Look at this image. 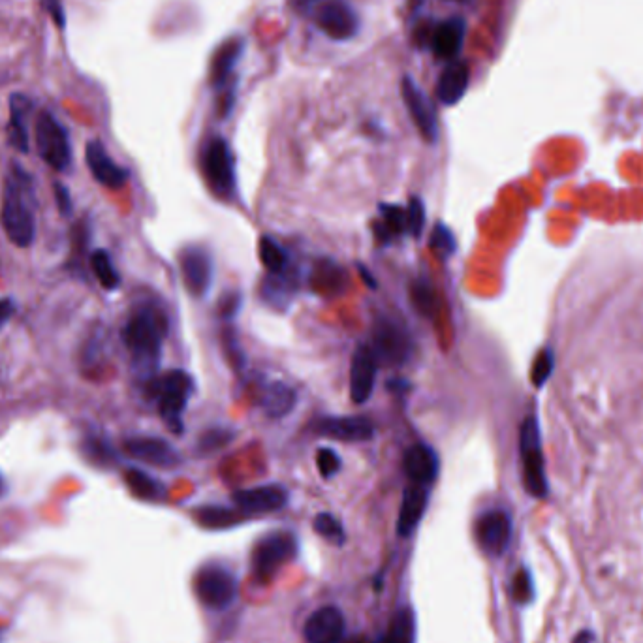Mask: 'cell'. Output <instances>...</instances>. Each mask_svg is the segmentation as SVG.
Instances as JSON below:
<instances>
[{
  "instance_id": "603a6c76",
  "label": "cell",
  "mask_w": 643,
  "mask_h": 643,
  "mask_svg": "<svg viewBox=\"0 0 643 643\" xmlns=\"http://www.w3.org/2000/svg\"><path fill=\"white\" fill-rule=\"evenodd\" d=\"M469 66L461 61L448 64L437 81V98L444 106H455L469 87Z\"/></svg>"
},
{
  "instance_id": "bcb514c9",
  "label": "cell",
  "mask_w": 643,
  "mask_h": 643,
  "mask_svg": "<svg viewBox=\"0 0 643 643\" xmlns=\"http://www.w3.org/2000/svg\"><path fill=\"white\" fill-rule=\"evenodd\" d=\"M549 367H551V358H549V354L538 356V360L534 363L533 369V380L536 386H540V384L546 380V377L549 375Z\"/></svg>"
},
{
  "instance_id": "816d5d0a",
  "label": "cell",
  "mask_w": 643,
  "mask_h": 643,
  "mask_svg": "<svg viewBox=\"0 0 643 643\" xmlns=\"http://www.w3.org/2000/svg\"><path fill=\"white\" fill-rule=\"evenodd\" d=\"M410 4H412V8L418 12V10H422V6L425 4V0H410Z\"/></svg>"
},
{
  "instance_id": "44dd1931",
  "label": "cell",
  "mask_w": 643,
  "mask_h": 643,
  "mask_svg": "<svg viewBox=\"0 0 643 643\" xmlns=\"http://www.w3.org/2000/svg\"><path fill=\"white\" fill-rule=\"evenodd\" d=\"M467 23L463 17H450L435 25L429 46L439 59H455L463 48Z\"/></svg>"
},
{
  "instance_id": "11a10c76",
  "label": "cell",
  "mask_w": 643,
  "mask_h": 643,
  "mask_svg": "<svg viewBox=\"0 0 643 643\" xmlns=\"http://www.w3.org/2000/svg\"><path fill=\"white\" fill-rule=\"evenodd\" d=\"M454 2H465V0H454Z\"/></svg>"
},
{
  "instance_id": "52a82bcc",
  "label": "cell",
  "mask_w": 643,
  "mask_h": 643,
  "mask_svg": "<svg viewBox=\"0 0 643 643\" xmlns=\"http://www.w3.org/2000/svg\"><path fill=\"white\" fill-rule=\"evenodd\" d=\"M521 461H523V482L527 491L536 497L544 499L548 495V482L544 474V459L540 450V437H538V425L534 418H527L521 427Z\"/></svg>"
},
{
  "instance_id": "8992f818",
  "label": "cell",
  "mask_w": 643,
  "mask_h": 643,
  "mask_svg": "<svg viewBox=\"0 0 643 643\" xmlns=\"http://www.w3.org/2000/svg\"><path fill=\"white\" fill-rule=\"evenodd\" d=\"M194 591L207 608L226 610L236 600V576L224 566H204L194 578Z\"/></svg>"
},
{
  "instance_id": "f5cc1de1",
  "label": "cell",
  "mask_w": 643,
  "mask_h": 643,
  "mask_svg": "<svg viewBox=\"0 0 643 643\" xmlns=\"http://www.w3.org/2000/svg\"><path fill=\"white\" fill-rule=\"evenodd\" d=\"M4 487L6 486H4V480H2V474H0V495L4 493Z\"/></svg>"
},
{
  "instance_id": "4fadbf2b",
  "label": "cell",
  "mask_w": 643,
  "mask_h": 643,
  "mask_svg": "<svg viewBox=\"0 0 643 643\" xmlns=\"http://www.w3.org/2000/svg\"><path fill=\"white\" fill-rule=\"evenodd\" d=\"M474 533L487 555L501 557L512 540V519L504 510H489L476 521Z\"/></svg>"
},
{
  "instance_id": "f1b7e54d",
  "label": "cell",
  "mask_w": 643,
  "mask_h": 643,
  "mask_svg": "<svg viewBox=\"0 0 643 643\" xmlns=\"http://www.w3.org/2000/svg\"><path fill=\"white\" fill-rule=\"evenodd\" d=\"M125 482L128 489L143 501H160L164 499V486L153 476L145 474L140 469H128L125 472Z\"/></svg>"
},
{
  "instance_id": "9f6ffc18",
  "label": "cell",
  "mask_w": 643,
  "mask_h": 643,
  "mask_svg": "<svg viewBox=\"0 0 643 643\" xmlns=\"http://www.w3.org/2000/svg\"><path fill=\"white\" fill-rule=\"evenodd\" d=\"M341 643H343V642H341ZM348 643H360V642H348Z\"/></svg>"
},
{
  "instance_id": "e575fe53",
  "label": "cell",
  "mask_w": 643,
  "mask_h": 643,
  "mask_svg": "<svg viewBox=\"0 0 643 643\" xmlns=\"http://www.w3.org/2000/svg\"><path fill=\"white\" fill-rule=\"evenodd\" d=\"M260 258H262V264L266 266L269 273H281L288 266L286 252L271 237H262L260 239Z\"/></svg>"
},
{
  "instance_id": "8d00e7d4",
  "label": "cell",
  "mask_w": 643,
  "mask_h": 643,
  "mask_svg": "<svg viewBox=\"0 0 643 643\" xmlns=\"http://www.w3.org/2000/svg\"><path fill=\"white\" fill-rule=\"evenodd\" d=\"M429 245H431L433 252H435L439 258H442V260H448V258L454 254L455 249H457V243H455L452 230H450L446 224H442V222H437V224L433 226V232H431V236H429Z\"/></svg>"
},
{
  "instance_id": "ac0fdd59",
  "label": "cell",
  "mask_w": 643,
  "mask_h": 643,
  "mask_svg": "<svg viewBox=\"0 0 643 643\" xmlns=\"http://www.w3.org/2000/svg\"><path fill=\"white\" fill-rule=\"evenodd\" d=\"M85 158L87 166L93 173L96 181L108 189H123L128 181V170L119 166L113 158L108 155L106 147L98 140L87 143L85 147Z\"/></svg>"
},
{
  "instance_id": "d4e9b609",
  "label": "cell",
  "mask_w": 643,
  "mask_h": 643,
  "mask_svg": "<svg viewBox=\"0 0 643 643\" xmlns=\"http://www.w3.org/2000/svg\"><path fill=\"white\" fill-rule=\"evenodd\" d=\"M31 110L29 98L23 95H14L10 100V123H8V142L21 151L29 153V132L25 125V117Z\"/></svg>"
},
{
  "instance_id": "d6986e66",
  "label": "cell",
  "mask_w": 643,
  "mask_h": 643,
  "mask_svg": "<svg viewBox=\"0 0 643 643\" xmlns=\"http://www.w3.org/2000/svg\"><path fill=\"white\" fill-rule=\"evenodd\" d=\"M309 643H341L345 638V617L335 606L320 608L305 623Z\"/></svg>"
},
{
  "instance_id": "f907efd6",
  "label": "cell",
  "mask_w": 643,
  "mask_h": 643,
  "mask_svg": "<svg viewBox=\"0 0 643 643\" xmlns=\"http://www.w3.org/2000/svg\"><path fill=\"white\" fill-rule=\"evenodd\" d=\"M360 271L361 275H363V281H365V283H369V286H371V288H377V283H375V281L371 279V273H369V271H365L363 267H360Z\"/></svg>"
},
{
  "instance_id": "ee69618b",
  "label": "cell",
  "mask_w": 643,
  "mask_h": 643,
  "mask_svg": "<svg viewBox=\"0 0 643 643\" xmlns=\"http://www.w3.org/2000/svg\"><path fill=\"white\" fill-rule=\"evenodd\" d=\"M42 6L46 8V12H48L51 19L55 21V25H57L59 29H64V25H66V16H64L63 2H61V0H44V2H42Z\"/></svg>"
},
{
  "instance_id": "1f68e13d",
  "label": "cell",
  "mask_w": 643,
  "mask_h": 643,
  "mask_svg": "<svg viewBox=\"0 0 643 643\" xmlns=\"http://www.w3.org/2000/svg\"><path fill=\"white\" fill-rule=\"evenodd\" d=\"M196 518L209 529H224V527L236 525L237 521L243 519V514H239L236 510H230V508L204 506V508H198Z\"/></svg>"
},
{
  "instance_id": "4316f807",
  "label": "cell",
  "mask_w": 643,
  "mask_h": 643,
  "mask_svg": "<svg viewBox=\"0 0 643 643\" xmlns=\"http://www.w3.org/2000/svg\"><path fill=\"white\" fill-rule=\"evenodd\" d=\"M296 294V277L288 273V267L281 273H269L262 284V298L275 309H284Z\"/></svg>"
},
{
  "instance_id": "484cf974",
  "label": "cell",
  "mask_w": 643,
  "mask_h": 643,
  "mask_svg": "<svg viewBox=\"0 0 643 643\" xmlns=\"http://www.w3.org/2000/svg\"><path fill=\"white\" fill-rule=\"evenodd\" d=\"M260 405L271 418H284L296 405V393L284 382H269L260 393Z\"/></svg>"
},
{
  "instance_id": "7dc6e473",
  "label": "cell",
  "mask_w": 643,
  "mask_h": 643,
  "mask_svg": "<svg viewBox=\"0 0 643 643\" xmlns=\"http://www.w3.org/2000/svg\"><path fill=\"white\" fill-rule=\"evenodd\" d=\"M239 305H241V298L237 294H228L220 301V316L226 320L234 318V314L239 311Z\"/></svg>"
},
{
  "instance_id": "ffe728a7",
  "label": "cell",
  "mask_w": 643,
  "mask_h": 643,
  "mask_svg": "<svg viewBox=\"0 0 643 643\" xmlns=\"http://www.w3.org/2000/svg\"><path fill=\"white\" fill-rule=\"evenodd\" d=\"M439 457L433 448L427 444H414L410 446L403 459V469L407 472L410 484L429 486L439 476Z\"/></svg>"
},
{
  "instance_id": "ab89813d",
  "label": "cell",
  "mask_w": 643,
  "mask_h": 643,
  "mask_svg": "<svg viewBox=\"0 0 643 643\" xmlns=\"http://www.w3.org/2000/svg\"><path fill=\"white\" fill-rule=\"evenodd\" d=\"M425 226V207L420 198H410L407 209V234L412 237L422 236Z\"/></svg>"
},
{
  "instance_id": "7a4b0ae2",
  "label": "cell",
  "mask_w": 643,
  "mask_h": 643,
  "mask_svg": "<svg viewBox=\"0 0 643 643\" xmlns=\"http://www.w3.org/2000/svg\"><path fill=\"white\" fill-rule=\"evenodd\" d=\"M31 196V177L21 166L14 164L2 194L0 222L8 239L21 249L31 247L36 236V220L32 213Z\"/></svg>"
},
{
  "instance_id": "74e56055",
  "label": "cell",
  "mask_w": 643,
  "mask_h": 643,
  "mask_svg": "<svg viewBox=\"0 0 643 643\" xmlns=\"http://www.w3.org/2000/svg\"><path fill=\"white\" fill-rule=\"evenodd\" d=\"M234 439V433L228 431V429H222V427H215V429H209L205 431L204 435L198 440V450L202 454H213L217 452L220 448H224L226 444H230Z\"/></svg>"
},
{
  "instance_id": "8fae6325",
  "label": "cell",
  "mask_w": 643,
  "mask_h": 643,
  "mask_svg": "<svg viewBox=\"0 0 643 643\" xmlns=\"http://www.w3.org/2000/svg\"><path fill=\"white\" fill-rule=\"evenodd\" d=\"M318 29L331 40L345 42L360 29V19L346 0H326L316 12Z\"/></svg>"
},
{
  "instance_id": "6da1fadb",
  "label": "cell",
  "mask_w": 643,
  "mask_h": 643,
  "mask_svg": "<svg viewBox=\"0 0 643 643\" xmlns=\"http://www.w3.org/2000/svg\"><path fill=\"white\" fill-rule=\"evenodd\" d=\"M166 330V318L155 307L138 309L126 322L123 341L132 356L134 369L143 378H153L158 371Z\"/></svg>"
},
{
  "instance_id": "f546056e",
  "label": "cell",
  "mask_w": 643,
  "mask_h": 643,
  "mask_svg": "<svg viewBox=\"0 0 643 643\" xmlns=\"http://www.w3.org/2000/svg\"><path fill=\"white\" fill-rule=\"evenodd\" d=\"M313 286L318 294H339L345 290L346 273L331 262H320L313 273Z\"/></svg>"
},
{
  "instance_id": "277c9868",
  "label": "cell",
  "mask_w": 643,
  "mask_h": 643,
  "mask_svg": "<svg viewBox=\"0 0 643 643\" xmlns=\"http://www.w3.org/2000/svg\"><path fill=\"white\" fill-rule=\"evenodd\" d=\"M34 138H36L38 155L49 168L57 172L68 170L72 162V145H70L66 128L53 113L42 111L38 115L34 125Z\"/></svg>"
},
{
  "instance_id": "7bdbcfd3",
  "label": "cell",
  "mask_w": 643,
  "mask_h": 643,
  "mask_svg": "<svg viewBox=\"0 0 643 643\" xmlns=\"http://www.w3.org/2000/svg\"><path fill=\"white\" fill-rule=\"evenodd\" d=\"M53 190H55V198H57V207L59 211L63 213L64 217H68L72 213V196H70V190L64 187L63 183H55L53 185Z\"/></svg>"
},
{
  "instance_id": "5bb4252c",
  "label": "cell",
  "mask_w": 643,
  "mask_h": 643,
  "mask_svg": "<svg viewBox=\"0 0 643 643\" xmlns=\"http://www.w3.org/2000/svg\"><path fill=\"white\" fill-rule=\"evenodd\" d=\"M125 450L134 459L158 469H175L181 465V454L177 448L158 437H130L125 440Z\"/></svg>"
},
{
  "instance_id": "b9f144b4",
  "label": "cell",
  "mask_w": 643,
  "mask_h": 643,
  "mask_svg": "<svg viewBox=\"0 0 643 643\" xmlns=\"http://www.w3.org/2000/svg\"><path fill=\"white\" fill-rule=\"evenodd\" d=\"M316 465L324 478H331L341 469V459H339V454L333 452L331 448H320L316 452Z\"/></svg>"
},
{
  "instance_id": "f35d334b",
  "label": "cell",
  "mask_w": 643,
  "mask_h": 643,
  "mask_svg": "<svg viewBox=\"0 0 643 643\" xmlns=\"http://www.w3.org/2000/svg\"><path fill=\"white\" fill-rule=\"evenodd\" d=\"M314 531L320 536L328 538L330 542L343 544V540H345V531H343L341 521L331 514H318L314 518Z\"/></svg>"
},
{
  "instance_id": "83f0119b",
  "label": "cell",
  "mask_w": 643,
  "mask_h": 643,
  "mask_svg": "<svg viewBox=\"0 0 643 643\" xmlns=\"http://www.w3.org/2000/svg\"><path fill=\"white\" fill-rule=\"evenodd\" d=\"M380 222L375 224L378 239L388 245L395 237L407 234V211L397 205H380Z\"/></svg>"
},
{
  "instance_id": "4dcf8cb0",
  "label": "cell",
  "mask_w": 643,
  "mask_h": 643,
  "mask_svg": "<svg viewBox=\"0 0 643 643\" xmlns=\"http://www.w3.org/2000/svg\"><path fill=\"white\" fill-rule=\"evenodd\" d=\"M377 643H414V615L410 610L395 613L390 627Z\"/></svg>"
},
{
  "instance_id": "5b68a950",
  "label": "cell",
  "mask_w": 643,
  "mask_h": 643,
  "mask_svg": "<svg viewBox=\"0 0 643 643\" xmlns=\"http://www.w3.org/2000/svg\"><path fill=\"white\" fill-rule=\"evenodd\" d=\"M155 395L158 399V412L168 427L181 433L183 431V412L189 403L192 393V378L185 371H172L155 384Z\"/></svg>"
},
{
  "instance_id": "f6af8a7d",
  "label": "cell",
  "mask_w": 643,
  "mask_h": 643,
  "mask_svg": "<svg viewBox=\"0 0 643 643\" xmlns=\"http://www.w3.org/2000/svg\"><path fill=\"white\" fill-rule=\"evenodd\" d=\"M224 343H226V345H224L226 354L230 356L232 363L239 369V365L243 363V354H241V350H239V346H237L236 335H234L232 331H224Z\"/></svg>"
},
{
  "instance_id": "60d3db41",
  "label": "cell",
  "mask_w": 643,
  "mask_h": 643,
  "mask_svg": "<svg viewBox=\"0 0 643 643\" xmlns=\"http://www.w3.org/2000/svg\"><path fill=\"white\" fill-rule=\"evenodd\" d=\"M512 595H514L518 604H529L534 598L533 578L525 568L518 572L516 578H514Z\"/></svg>"
},
{
  "instance_id": "2e32d148",
  "label": "cell",
  "mask_w": 643,
  "mask_h": 643,
  "mask_svg": "<svg viewBox=\"0 0 643 643\" xmlns=\"http://www.w3.org/2000/svg\"><path fill=\"white\" fill-rule=\"evenodd\" d=\"M234 502L241 514H269L279 512L288 504V491L283 486H258L234 493Z\"/></svg>"
},
{
  "instance_id": "ba28073f",
  "label": "cell",
  "mask_w": 643,
  "mask_h": 643,
  "mask_svg": "<svg viewBox=\"0 0 643 643\" xmlns=\"http://www.w3.org/2000/svg\"><path fill=\"white\" fill-rule=\"evenodd\" d=\"M369 346L378 363L386 367H399L408 360L412 350L407 330L390 318H380L375 322Z\"/></svg>"
},
{
  "instance_id": "9c48e42d",
  "label": "cell",
  "mask_w": 643,
  "mask_h": 643,
  "mask_svg": "<svg viewBox=\"0 0 643 643\" xmlns=\"http://www.w3.org/2000/svg\"><path fill=\"white\" fill-rule=\"evenodd\" d=\"M205 181L211 190L220 198H230L236 187V173H234V158L228 143L222 138H213L205 145L202 157Z\"/></svg>"
},
{
  "instance_id": "30bf717a",
  "label": "cell",
  "mask_w": 643,
  "mask_h": 643,
  "mask_svg": "<svg viewBox=\"0 0 643 643\" xmlns=\"http://www.w3.org/2000/svg\"><path fill=\"white\" fill-rule=\"evenodd\" d=\"M401 95L405 100L410 119L414 121V125L420 130L425 142H437V136H439L437 113H435L431 100L427 98L424 91L420 89V85L416 83V79L410 78V76L403 78V81H401Z\"/></svg>"
},
{
  "instance_id": "3957f363",
  "label": "cell",
  "mask_w": 643,
  "mask_h": 643,
  "mask_svg": "<svg viewBox=\"0 0 643 643\" xmlns=\"http://www.w3.org/2000/svg\"><path fill=\"white\" fill-rule=\"evenodd\" d=\"M296 538L284 531L262 536L252 548V574L260 583L273 580L275 574L296 555Z\"/></svg>"
},
{
  "instance_id": "681fc988",
  "label": "cell",
  "mask_w": 643,
  "mask_h": 643,
  "mask_svg": "<svg viewBox=\"0 0 643 643\" xmlns=\"http://www.w3.org/2000/svg\"><path fill=\"white\" fill-rule=\"evenodd\" d=\"M572 643H596L595 632L591 630H581L580 634L574 638Z\"/></svg>"
},
{
  "instance_id": "d6a6232c",
  "label": "cell",
  "mask_w": 643,
  "mask_h": 643,
  "mask_svg": "<svg viewBox=\"0 0 643 643\" xmlns=\"http://www.w3.org/2000/svg\"><path fill=\"white\" fill-rule=\"evenodd\" d=\"M91 267L95 271L98 283L102 284L106 290H115L121 284V277L117 269L111 262V256L106 251H95L91 256Z\"/></svg>"
},
{
  "instance_id": "cb8c5ba5",
  "label": "cell",
  "mask_w": 643,
  "mask_h": 643,
  "mask_svg": "<svg viewBox=\"0 0 643 643\" xmlns=\"http://www.w3.org/2000/svg\"><path fill=\"white\" fill-rule=\"evenodd\" d=\"M245 53V40L243 38H230L226 40L215 53L211 64V83L215 89H222L236 70L239 59Z\"/></svg>"
},
{
  "instance_id": "9a60e30c",
  "label": "cell",
  "mask_w": 643,
  "mask_h": 643,
  "mask_svg": "<svg viewBox=\"0 0 643 643\" xmlns=\"http://www.w3.org/2000/svg\"><path fill=\"white\" fill-rule=\"evenodd\" d=\"M377 367L378 361L371 346H358L350 367V397L356 405H363L371 399L377 380Z\"/></svg>"
},
{
  "instance_id": "7402d4cb",
  "label": "cell",
  "mask_w": 643,
  "mask_h": 643,
  "mask_svg": "<svg viewBox=\"0 0 643 643\" xmlns=\"http://www.w3.org/2000/svg\"><path fill=\"white\" fill-rule=\"evenodd\" d=\"M427 501H429L427 486L410 484L405 489L401 510H399V518H397V533H399V536L407 538V536L416 531V527L420 525V521L424 518Z\"/></svg>"
},
{
  "instance_id": "db71d44e",
  "label": "cell",
  "mask_w": 643,
  "mask_h": 643,
  "mask_svg": "<svg viewBox=\"0 0 643 643\" xmlns=\"http://www.w3.org/2000/svg\"><path fill=\"white\" fill-rule=\"evenodd\" d=\"M303 2H307V4H309V2H314V0H303Z\"/></svg>"
},
{
  "instance_id": "e0dca14e",
  "label": "cell",
  "mask_w": 643,
  "mask_h": 643,
  "mask_svg": "<svg viewBox=\"0 0 643 643\" xmlns=\"http://www.w3.org/2000/svg\"><path fill=\"white\" fill-rule=\"evenodd\" d=\"M314 433L328 439L345 440V442H365L373 439L375 425L367 418H320L313 425Z\"/></svg>"
},
{
  "instance_id": "c3c4849f",
  "label": "cell",
  "mask_w": 643,
  "mask_h": 643,
  "mask_svg": "<svg viewBox=\"0 0 643 643\" xmlns=\"http://www.w3.org/2000/svg\"><path fill=\"white\" fill-rule=\"evenodd\" d=\"M16 313V305L12 299H0V330L6 326V322Z\"/></svg>"
},
{
  "instance_id": "d590c367",
  "label": "cell",
  "mask_w": 643,
  "mask_h": 643,
  "mask_svg": "<svg viewBox=\"0 0 643 643\" xmlns=\"http://www.w3.org/2000/svg\"><path fill=\"white\" fill-rule=\"evenodd\" d=\"M83 452L89 461H93L95 465H100V467H110L117 459L108 440L93 437V435L83 440Z\"/></svg>"
},
{
  "instance_id": "836d02e7",
  "label": "cell",
  "mask_w": 643,
  "mask_h": 643,
  "mask_svg": "<svg viewBox=\"0 0 643 643\" xmlns=\"http://www.w3.org/2000/svg\"><path fill=\"white\" fill-rule=\"evenodd\" d=\"M410 299L414 301L418 313L431 316L437 311V294L429 281H414L410 286Z\"/></svg>"
},
{
  "instance_id": "7c38bea8",
  "label": "cell",
  "mask_w": 643,
  "mask_h": 643,
  "mask_svg": "<svg viewBox=\"0 0 643 643\" xmlns=\"http://www.w3.org/2000/svg\"><path fill=\"white\" fill-rule=\"evenodd\" d=\"M179 266L183 273L185 286L189 288L190 294L196 298H204L213 284V256L204 247H187L181 252Z\"/></svg>"
}]
</instances>
